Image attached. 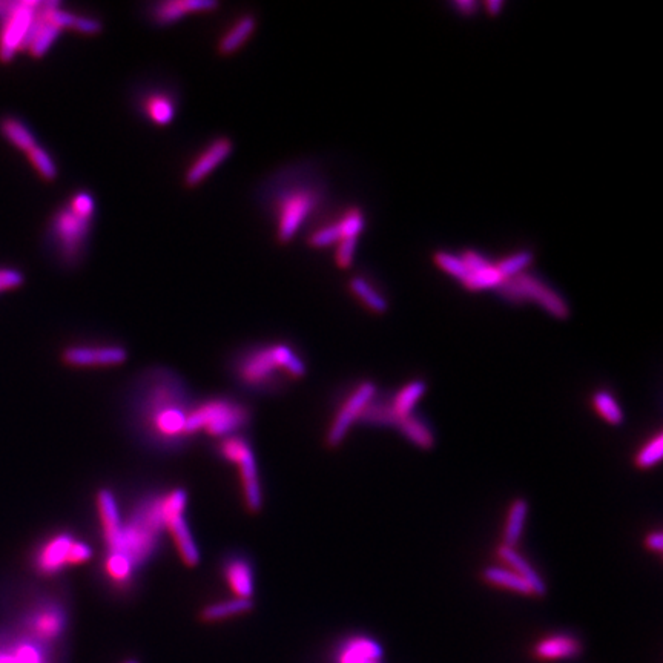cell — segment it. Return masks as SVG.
Segmentation results:
<instances>
[{"label": "cell", "mask_w": 663, "mask_h": 663, "mask_svg": "<svg viewBox=\"0 0 663 663\" xmlns=\"http://www.w3.org/2000/svg\"><path fill=\"white\" fill-rule=\"evenodd\" d=\"M140 381L136 398L140 426L160 446H183L189 439L186 423L191 410L185 384L166 369L149 370Z\"/></svg>", "instance_id": "6da1fadb"}, {"label": "cell", "mask_w": 663, "mask_h": 663, "mask_svg": "<svg viewBox=\"0 0 663 663\" xmlns=\"http://www.w3.org/2000/svg\"><path fill=\"white\" fill-rule=\"evenodd\" d=\"M323 185L307 165H292L272 175L264 183L263 200L277 217V237L289 243L297 235L307 217L320 206Z\"/></svg>", "instance_id": "7a4b0ae2"}, {"label": "cell", "mask_w": 663, "mask_h": 663, "mask_svg": "<svg viewBox=\"0 0 663 663\" xmlns=\"http://www.w3.org/2000/svg\"><path fill=\"white\" fill-rule=\"evenodd\" d=\"M163 530L162 496H148L134 507L128 521H123L119 542L108 553L125 556L137 571L157 550Z\"/></svg>", "instance_id": "3957f363"}, {"label": "cell", "mask_w": 663, "mask_h": 663, "mask_svg": "<svg viewBox=\"0 0 663 663\" xmlns=\"http://www.w3.org/2000/svg\"><path fill=\"white\" fill-rule=\"evenodd\" d=\"M280 373L292 380L306 375V364L286 344H271L249 350L237 364L238 378L246 386L257 389H269L280 380Z\"/></svg>", "instance_id": "277c9868"}, {"label": "cell", "mask_w": 663, "mask_h": 663, "mask_svg": "<svg viewBox=\"0 0 663 663\" xmlns=\"http://www.w3.org/2000/svg\"><path fill=\"white\" fill-rule=\"evenodd\" d=\"M249 423V412L243 404L231 400H211L191 407L186 423L189 438L197 432L229 438Z\"/></svg>", "instance_id": "5b68a950"}, {"label": "cell", "mask_w": 663, "mask_h": 663, "mask_svg": "<svg viewBox=\"0 0 663 663\" xmlns=\"http://www.w3.org/2000/svg\"><path fill=\"white\" fill-rule=\"evenodd\" d=\"M91 225H93V218L76 214L70 208V205L60 209L54 215L51 232H53L54 243H56L60 260L66 266L73 268L82 260L86 252V246H88Z\"/></svg>", "instance_id": "8992f818"}, {"label": "cell", "mask_w": 663, "mask_h": 663, "mask_svg": "<svg viewBox=\"0 0 663 663\" xmlns=\"http://www.w3.org/2000/svg\"><path fill=\"white\" fill-rule=\"evenodd\" d=\"M19 627V633L37 640L40 644L56 648L68 628V613L62 602H39L25 611Z\"/></svg>", "instance_id": "52a82bcc"}, {"label": "cell", "mask_w": 663, "mask_h": 663, "mask_svg": "<svg viewBox=\"0 0 663 663\" xmlns=\"http://www.w3.org/2000/svg\"><path fill=\"white\" fill-rule=\"evenodd\" d=\"M185 508V490H172L168 495L162 496V513L165 530L171 533L175 547L179 550L183 562L188 567H197L198 562H200V551H198L194 536H192L188 522H186Z\"/></svg>", "instance_id": "ba28073f"}, {"label": "cell", "mask_w": 663, "mask_h": 663, "mask_svg": "<svg viewBox=\"0 0 663 663\" xmlns=\"http://www.w3.org/2000/svg\"><path fill=\"white\" fill-rule=\"evenodd\" d=\"M220 453L223 458L229 462H235L240 470L241 484L245 492L246 504L252 513L260 512L261 487L260 478H258L257 462H255L254 452L249 447L248 442L240 436H229L223 439L220 444Z\"/></svg>", "instance_id": "9c48e42d"}, {"label": "cell", "mask_w": 663, "mask_h": 663, "mask_svg": "<svg viewBox=\"0 0 663 663\" xmlns=\"http://www.w3.org/2000/svg\"><path fill=\"white\" fill-rule=\"evenodd\" d=\"M0 663H59V659L54 648L19 631H0Z\"/></svg>", "instance_id": "30bf717a"}, {"label": "cell", "mask_w": 663, "mask_h": 663, "mask_svg": "<svg viewBox=\"0 0 663 663\" xmlns=\"http://www.w3.org/2000/svg\"><path fill=\"white\" fill-rule=\"evenodd\" d=\"M377 396V386L372 381H364L357 389L350 393L349 398L344 401L341 409L335 416L334 423L327 432V446L338 447L349 433L353 423L360 421L361 413L366 409L367 404Z\"/></svg>", "instance_id": "8fae6325"}, {"label": "cell", "mask_w": 663, "mask_h": 663, "mask_svg": "<svg viewBox=\"0 0 663 663\" xmlns=\"http://www.w3.org/2000/svg\"><path fill=\"white\" fill-rule=\"evenodd\" d=\"M39 4L30 0L16 2L13 10L4 17V28L0 34V59L4 62L13 59L14 53L19 50Z\"/></svg>", "instance_id": "7c38bea8"}, {"label": "cell", "mask_w": 663, "mask_h": 663, "mask_svg": "<svg viewBox=\"0 0 663 663\" xmlns=\"http://www.w3.org/2000/svg\"><path fill=\"white\" fill-rule=\"evenodd\" d=\"M516 283L521 287L522 295H524L525 303L533 301L539 304L547 314L551 317L558 318V320H567L570 317V307L567 301L547 284L542 283L539 278L533 275L521 274L515 277Z\"/></svg>", "instance_id": "4fadbf2b"}, {"label": "cell", "mask_w": 663, "mask_h": 663, "mask_svg": "<svg viewBox=\"0 0 663 663\" xmlns=\"http://www.w3.org/2000/svg\"><path fill=\"white\" fill-rule=\"evenodd\" d=\"M128 352L120 346H73L63 352V361L73 367H109L125 363Z\"/></svg>", "instance_id": "5bb4252c"}, {"label": "cell", "mask_w": 663, "mask_h": 663, "mask_svg": "<svg viewBox=\"0 0 663 663\" xmlns=\"http://www.w3.org/2000/svg\"><path fill=\"white\" fill-rule=\"evenodd\" d=\"M232 149H234V145H232L231 140L225 139V137L214 140L186 172V185L189 188L200 185L215 168H218L221 163L231 156Z\"/></svg>", "instance_id": "9a60e30c"}, {"label": "cell", "mask_w": 663, "mask_h": 663, "mask_svg": "<svg viewBox=\"0 0 663 663\" xmlns=\"http://www.w3.org/2000/svg\"><path fill=\"white\" fill-rule=\"evenodd\" d=\"M462 260L469 269V277L462 286L470 291H484V289H496L505 280L499 274L496 264L490 263L487 258L475 251H467L461 255Z\"/></svg>", "instance_id": "2e32d148"}, {"label": "cell", "mask_w": 663, "mask_h": 663, "mask_svg": "<svg viewBox=\"0 0 663 663\" xmlns=\"http://www.w3.org/2000/svg\"><path fill=\"white\" fill-rule=\"evenodd\" d=\"M74 541L76 539L71 535H66V533L51 538L47 544L40 548L36 559L37 568L45 574H54L62 570L63 567L68 565V558H70V550Z\"/></svg>", "instance_id": "e0dca14e"}, {"label": "cell", "mask_w": 663, "mask_h": 663, "mask_svg": "<svg viewBox=\"0 0 663 663\" xmlns=\"http://www.w3.org/2000/svg\"><path fill=\"white\" fill-rule=\"evenodd\" d=\"M100 521H102L103 539L108 550H113L122 533L123 519L117 507L116 498L109 490H100L97 495Z\"/></svg>", "instance_id": "ac0fdd59"}, {"label": "cell", "mask_w": 663, "mask_h": 663, "mask_svg": "<svg viewBox=\"0 0 663 663\" xmlns=\"http://www.w3.org/2000/svg\"><path fill=\"white\" fill-rule=\"evenodd\" d=\"M582 644L576 637L570 634H553V636L544 637L535 645V656L544 662L551 660L570 659L581 654Z\"/></svg>", "instance_id": "d6986e66"}, {"label": "cell", "mask_w": 663, "mask_h": 663, "mask_svg": "<svg viewBox=\"0 0 663 663\" xmlns=\"http://www.w3.org/2000/svg\"><path fill=\"white\" fill-rule=\"evenodd\" d=\"M498 556L505 565H508L510 570L519 574L532 587L533 596L544 598L545 594H547V585H545L544 579L541 578V574L532 567V564L516 548L501 545L498 548Z\"/></svg>", "instance_id": "ffe728a7"}, {"label": "cell", "mask_w": 663, "mask_h": 663, "mask_svg": "<svg viewBox=\"0 0 663 663\" xmlns=\"http://www.w3.org/2000/svg\"><path fill=\"white\" fill-rule=\"evenodd\" d=\"M383 648L377 640L357 636L346 640L338 651V663H381Z\"/></svg>", "instance_id": "44dd1931"}, {"label": "cell", "mask_w": 663, "mask_h": 663, "mask_svg": "<svg viewBox=\"0 0 663 663\" xmlns=\"http://www.w3.org/2000/svg\"><path fill=\"white\" fill-rule=\"evenodd\" d=\"M225 579L238 599H252L254 594V571L248 559L234 556L225 564Z\"/></svg>", "instance_id": "7402d4cb"}, {"label": "cell", "mask_w": 663, "mask_h": 663, "mask_svg": "<svg viewBox=\"0 0 663 663\" xmlns=\"http://www.w3.org/2000/svg\"><path fill=\"white\" fill-rule=\"evenodd\" d=\"M254 608L252 599H229L225 602L208 605L200 611V621L205 624H215V622L228 621L231 617L241 616L249 613Z\"/></svg>", "instance_id": "603a6c76"}, {"label": "cell", "mask_w": 663, "mask_h": 663, "mask_svg": "<svg viewBox=\"0 0 663 663\" xmlns=\"http://www.w3.org/2000/svg\"><path fill=\"white\" fill-rule=\"evenodd\" d=\"M482 579L493 587L515 591L522 596H533V590L515 571L505 567H487L482 570Z\"/></svg>", "instance_id": "cb8c5ba5"}, {"label": "cell", "mask_w": 663, "mask_h": 663, "mask_svg": "<svg viewBox=\"0 0 663 663\" xmlns=\"http://www.w3.org/2000/svg\"><path fill=\"white\" fill-rule=\"evenodd\" d=\"M530 505L525 499L519 498L513 501L512 507L508 510L507 522H505L504 536H502V545L505 547L516 548L522 533H524L525 521H527Z\"/></svg>", "instance_id": "d4e9b609"}, {"label": "cell", "mask_w": 663, "mask_h": 663, "mask_svg": "<svg viewBox=\"0 0 663 663\" xmlns=\"http://www.w3.org/2000/svg\"><path fill=\"white\" fill-rule=\"evenodd\" d=\"M396 427L419 449L430 450L435 446V436H433L432 430L413 413L400 418Z\"/></svg>", "instance_id": "484cf974"}, {"label": "cell", "mask_w": 663, "mask_h": 663, "mask_svg": "<svg viewBox=\"0 0 663 663\" xmlns=\"http://www.w3.org/2000/svg\"><path fill=\"white\" fill-rule=\"evenodd\" d=\"M255 27H257V22H255L254 17H241L237 24H235L234 27L225 34V37L220 40L218 51H220L221 54H225V56L235 53L238 48L245 45L246 40H248L249 37H251V34L254 33Z\"/></svg>", "instance_id": "4316f807"}, {"label": "cell", "mask_w": 663, "mask_h": 663, "mask_svg": "<svg viewBox=\"0 0 663 663\" xmlns=\"http://www.w3.org/2000/svg\"><path fill=\"white\" fill-rule=\"evenodd\" d=\"M360 421L364 424H370V426L396 427V424L400 421V416L396 415L392 403L378 401L373 398V400L367 404L364 412L361 413Z\"/></svg>", "instance_id": "83f0119b"}, {"label": "cell", "mask_w": 663, "mask_h": 663, "mask_svg": "<svg viewBox=\"0 0 663 663\" xmlns=\"http://www.w3.org/2000/svg\"><path fill=\"white\" fill-rule=\"evenodd\" d=\"M350 291L357 295L363 301L364 306L370 309V311L375 312V314H384L389 309V303H387L386 298L369 281L364 280V278H352L350 280Z\"/></svg>", "instance_id": "f1b7e54d"}, {"label": "cell", "mask_w": 663, "mask_h": 663, "mask_svg": "<svg viewBox=\"0 0 663 663\" xmlns=\"http://www.w3.org/2000/svg\"><path fill=\"white\" fill-rule=\"evenodd\" d=\"M426 390L427 384L423 380H415L404 386L400 392L396 393L395 400L392 401V407L396 415L400 418L412 415L416 403L423 398Z\"/></svg>", "instance_id": "f546056e"}, {"label": "cell", "mask_w": 663, "mask_h": 663, "mask_svg": "<svg viewBox=\"0 0 663 663\" xmlns=\"http://www.w3.org/2000/svg\"><path fill=\"white\" fill-rule=\"evenodd\" d=\"M105 573L109 581L116 584L117 587H125L128 582H131L136 570L125 556L119 555V553H106Z\"/></svg>", "instance_id": "4dcf8cb0"}, {"label": "cell", "mask_w": 663, "mask_h": 663, "mask_svg": "<svg viewBox=\"0 0 663 663\" xmlns=\"http://www.w3.org/2000/svg\"><path fill=\"white\" fill-rule=\"evenodd\" d=\"M593 406L604 421L611 426L624 423V412L616 398L608 390H598L593 396Z\"/></svg>", "instance_id": "1f68e13d"}, {"label": "cell", "mask_w": 663, "mask_h": 663, "mask_svg": "<svg viewBox=\"0 0 663 663\" xmlns=\"http://www.w3.org/2000/svg\"><path fill=\"white\" fill-rule=\"evenodd\" d=\"M145 109L149 119L157 125H168L174 120L175 106L171 97L165 94H151L145 100Z\"/></svg>", "instance_id": "d6a6232c"}, {"label": "cell", "mask_w": 663, "mask_h": 663, "mask_svg": "<svg viewBox=\"0 0 663 663\" xmlns=\"http://www.w3.org/2000/svg\"><path fill=\"white\" fill-rule=\"evenodd\" d=\"M2 132H4L5 137H7L11 143H14L17 148L24 149V151L28 152L37 145L30 129H28L27 126L22 125L19 120L5 119L4 122H2Z\"/></svg>", "instance_id": "836d02e7"}, {"label": "cell", "mask_w": 663, "mask_h": 663, "mask_svg": "<svg viewBox=\"0 0 663 663\" xmlns=\"http://www.w3.org/2000/svg\"><path fill=\"white\" fill-rule=\"evenodd\" d=\"M185 14H188V10L185 7V0H169V2H162V4H157L152 10V19L156 22L157 25H171L177 20L182 19Z\"/></svg>", "instance_id": "e575fe53"}, {"label": "cell", "mask_w": 663, "mask_h": 663, "mask_svg": "<svg viewBox=\"0 0 663 663\" xmlns=\"http://www.w3.org/2000/svg\"><path fill=\"white\" fill-rule=\"evenodd\" d=\"M435 261L442 271L452 275L459 283H466L467 277H469V269H467L461 255L450 254V252H436Z\"/></svg>", "instance_id": "d590c367"}, {"label": "cell", "mask_w": 663, "mask_h": 663, "mask_svg": "<svg viewBox=\"0 0 663 663\" xmlns=\"http://www.w3.org/2000/svg\"><path fill=\"white\" fill-rule=\"evenodd\" d=\"M663 455V436L662 433L654 436L653 439L645 444L642 449L637 452L636 455V466L639 469H653L654 466L659 464L660 459Z\"/></svg>", "instance_id": "8d00e7d4"}, {"label": "cell", "mask_w": 663, "mask_h": 663, "mask_svg": "<svg viewBox=\"0 0 663 663\" xmlns=\"http://www.w3.org/2000/svg\"><path fill=\"white\" fill-rule=\"evenodd\" d=\"M533 254L530 251H521L518 254H513L512 257L505 258L501 263L496 264L499 274L508 280V278H515L518 275L524 274L525 269L532 264Z\"/></svg>", "instance_id": "74e56055"}, {"label": "cell", "mask_w": 663, "mask_h": 663, "mask_svg": "<svg viewBox=\"0 0 663 663\" xmlns=\"http://www.w3.org/2000/svg\"><path fill=\"white\" fill-rule=\"evenodd\" d=\"M28 156H30L31 163L36 166L37 171H39V174L42 175L43 179L48 180V182L56 179V165H54L53 159L48 156V152L45 151V149L36 145L33 149L28 151Z\"/></svg>", "instance_id": "f35d334b"}, {"label": "cell", "mask_w": 663, "mask_h": 663, "mask_svg": "<svg viewBox=\"0 0 663 663\" xmlns=\"http://www.w3.org/2000/svg\"><path fill=\"white\" fill-rule=\"evenodd\" d=\"M343 238H358L364 229V215L358 208L350 209L338 223Z\"/></svg>", "instance_id": "ab89813d"}, {"label": "cell", "mask_w": 663, "mask_h": 663, "mask_svg": "<svg viewBox=\"0 0 663 663\" xmlns=\"http://www.w3.org/2000/svg\"><path fill=\"white\" fill-rule=\"evenodd\" d=\"M341 240H343V235H341L340 225L337 223V225L324 226L323 229L312 234L309 243L314 248H327Z\"/></svg>", "instance_id": "60d3db41"}, {"label": "cell", "mask_w": 663, "mask_h": 663, "mask_svg": "<svg viewBox=\"0 0 663 663\" xmlns=\"http://www.w3.org/2000/svg\"><path fill=\"white\" fill-rule=\"evenodd\" d=\"M70 208L82 217L93 218L96 203H94L93 195L88 192H79L71 200Z\"/></svg>", "instance_id": "b9f144b4"}, {"label": "cell", "mask_w": 663, "mask_h": 663, "mask_svg": "<svg viewBox=\"0 0 663 663\" xmlns=\"http://www.w3.org/2000/svg\"><path fill=\"white\" fill-rule=\"evenodd\" d=\"M357 249V238H343L337 249V264L341 269L349 268Z\"/></svg>", "instance_id": "7bdbcfd3"}, {"label": "cell", "mask_w": 663, "mask_h": 663, "mask_svg": "<svg viewBox=\"0 0 663 663\" xmlns=\"http://www.w3.org/2000/svg\"><path fill=\"white\" fill-rule=\"evenodd\" d=\"M91 556H93V550H91L90 545L76 539L70 550L68 565L85 564L86 561H90Z\"/></svg>", "instance_id": "ee69618b"}, {"label": "cell", "mask_w": 663, "mask_h": 663, "mask_svg": "<svg viewBox=\"0 0 663 663\" xmlns=\"http://www.w3.org/2000/svg\"><path fill=\"white\" fill-rule=\"evenodd\" d=\"M24 283V275L16 269H0V292L10 291Z\"/></svg>", "instance_id": "f6af8a7d"}, {"label": "cell", "mask_w": 663, "mask_h": 663, "mask_svg": "<svg viewBox=\"0 0 663 663\" xmlns=\"http://www.w3.org/2000/svg\"><path fill=\"white\" fill-rule=\"evenodd\" d=\"M185 7L188 13H195V11L214 10L218 4L214 0H185Z\"/></svg>", "instance_id": "bcb514c9"}, {"label": "cell", "mask_w": 663, "mask_h": 663, "mask_svg": "<svg viewBox=\"0 0 663 663\" xmlns=\"http://www.w3.org/2000/svg\"><path fill=\"white\" fill-rule=\"evenodd\" d=\"M453 7L458 10V13L464 14V16H472L478 10L479 4L475 0H458V2L453 4Z\"/></svg>", "instance_id": "7dc6e473"}, {"label": "cell", "mask_w": 663, "mask_h": 663, "mask_svg": "<svg viewBox=\"0 0 663 663\" xmlns=\"http://www.w3.org/2000/svg\"><path fill=\"white\" fill-rule=\"evenodd\" d=\"M645 545H647L648 550L654 551V553H662L663 550V536L660 532H653L647 536L645 539Z\"/></svg>", "instance_id": "c3c4849f"}, {"label": "cell", "mask_w": 663, "mask_h": 663, "mask_svg": "<svg viewBox=\"0 0 663 663\" xmlns=\"http://www.w3.org/2000/svg\"><path fill=\"white\" fill-rule=\"evenodd\" d=\"M504 5L505 4L502 0H490V2L485 4V7H487L489 14H492V16H498V14L501 13L502 8H504Z\"/></svg>", "instance_id": "681fc988"}, {"label": "cell", "mask_w": 663, "mask_h": 663, "mask_svg": "<svg viewBox=\"0 0 663 663\" xmlns=\"http://www.w3.org/2000/svg\"><path fill=\"white\" fill-rule=\"evenodd\" d=\"M16 2H0V17L4 19L11 10H13Z\"/></svg>", "instance_id": "f907efd6"}, {"label": "cell", "mask_w": 663, "mask_h": 663, "mask_svg": "<svg viewBox=\"0 0 663 663\" xmlns=\"http://www.w3.org/2000/svg\"><path fill=\"white\" fill-rule=\"evenodd\" d=\"M122 663H139V660H136V659H128V660H125V662H122Z\"/></svg>", "instance_id": "816d5d0a"}]
</instances>
